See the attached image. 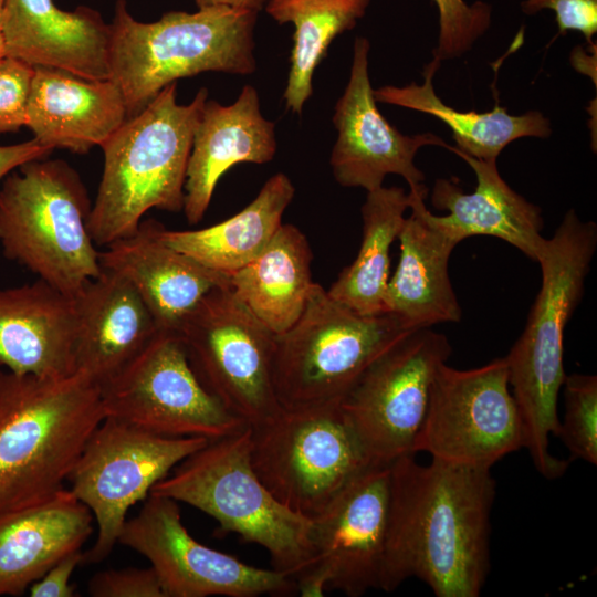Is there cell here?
<instances>
[{
  "instance_id": "1",
  "label": "cell",
  "mask_w": 597,
  "mask_h": 597,
  "mask_svg": "<svg viewBox=\"0 0 597 597\" xmlns=\"http://www.w3.org/2000/svg\"><path fill=\"white\" fill-rule=\"evenodd\" d=\"M491 469L406 455L390 464L389 511L379 588L410 578L437 597H478L490 570Z\"/></svg>"
},
{
  "instance_id": "2",
  "label": "cell",
  "mask_w": 597,
  "mask_h": 597,
  "mask_svg": "<svg viewBox=\"0 0 597 597\" xmlns=\"http://www.w3.org/2000/svg\"><path fill=\"white\" fill-rule=\"evenodd\" d=\"M597 248V226L567 211L537 263L542 284L524 331L504 357L516 402L524 444L538 473L561 478L569 460L549 451V436L558 434L557 399L566 377L563 342L566 324L579 304Z\"/></svg>"
},
{
  "instance_id": "3",
  "label": "cell",
  "mask_w": 597,
  "mask_h": 597,
  "mask_svg": "<svg viewBox=\"0 0 597 597\" xmlns=\"http://www.w3.org/2000/svg\"><path fill=\"white\" fill-rule=\"evenodd\" d=\"M105 418L100 386L0 369V515L65 488L90 436Z\"/></svg>"
},
{
  "instance_id": "4",
  "label": "cell",
  "mask_w": 597,
  "mask_h": 597,
  "mask_svg": "<svg viewBox=\"0 0 597 597\" xmlns=\"http://www.w3.org/2000/svg\"><path fill=\"white\" fill-rule=\"evenodd\" d=\"M207 88L177 103V82L165 86L101 146L104 167L88 230L96 245L133 234L144 214L184 209L187 166Z\"/></svg>"
},
{
  "instance_id": "5",
  "label": "cell",
  "mask_w": 597,
  "mask_h": 597,
  "mask_svg": "<svg viewBox=\"0 0 597 597\" xmlns=\"http://www.w3.org/2000/svg\"><path fill=\"white\" fill-rule=\"evenodd\" d=\"M256 12L210 7L169 11L154 22L133 18L117 0L109 22V80L122 91L127 118L165 86L203 72L250 75L256 70Z\"/></svg>"
},
{
  "instance_id": "6",
  "label": "cell",
  "mask_w": 597,
  "mask_h": 597,
  "mask_svg": "<svg viewBox=\"0 0 597 597\" xmlns=\"http://www.w3.org/2000/svg\"><path fill=\"white\" fill-rule=\"evenodd\" d=\"M91 207L84 184L67 163H25L0 188L3 255L75 297L103 270L88 230Z\"/></svg>"
},
{
  "instance_id": "7",
  "label": "cell",
  "mask_w": 597,
  "mask_h": 597,
  "mask_svg": "<svg viewBox=\"0 0 597 597\" xmlns=\"http://www.w3.org/2000/svg\"><path fill=\"white\" fill-rule=\"evenodd\" d=\"M150 494L186 503L213 517L223 533L266 549L272 568L294 580L312 563L313 522L276 500L250 461V427L184 459Z\"/></svg>"
},
{
  "instance_id": "8",
  "label": "cell",
  "mask_w": 597,
  "mask_h": 597,
  "mask_svg": "<svg viewBox=\"0 0 597 597\" xmlns=\"http://www.w3.org/2000/svg\"><path fill=\"white\" fill-rule=\"evenodd\" d=\"M411 328L391 313L363 315L313 283L297 321L275 335L274 386L283 408L341 402Z\"/></svg>"
},
{
  "instance_id": "9",
  "label": "cell",
  "mask_w": 597,
  "mask_h": 597,
  "mask_svg": "<svg viewBox=\"0 0 597 597\" xmlns=\"http://www.w3.org/2000/svg\"><path fill=\"white\" fill-rule=\"evenodd\" d=\"M250 461L276 500L311 520L371 465L341 402L282 407L250 427Z\"/></svg>"
},
{
  "instance_id": "10",
  "label": "cell",
  "mask_w": 597,
  "mask_h": 597,
  "mask_svg": "<svg viewBox=\"0 0 597 597\" xmlns=\"http://www.w3.org/2000/svg\"><path fill=\"white\" fill-rule=\"evenodd\" d=\"M205 388L247 426L282 408L274 386L275 334L233 294L210 291L177 331Z\"/></svg>"
},
{
  "instance_id": "11",
  "label": "cell",
  "mask_w": 597,
  "mask_h": 597,
  "mask_svg": "<svg viewBox=\"0 0 597 597\" xmlns=\"http://www.w3.org/2000/svg\"><path fill=\"white\" fill-rule=\"evenodd\" d=\"M208 441L160 436L104 418L67 480L70 491L90 509L97 525L96 540L83 554V563L104 561L117 544L129 509Z\"/></svg>"
},
{
  "instance_id": "12",
  "label": "cell",
  "mask_w": 597,
  "mask_h": 597,
  "mask_svg": "<svg viewBox=\"0 0 597 597\" xmlns=\"http://www.w3.org/2000/svg\"><path fill=\"white\" fill-rule=\"evenodd\" d=\"M451 354L442 333L412 329L381 354L342 399V410L371 465L415 455L432 383Z\"/></svg>"
},
{
  "instance_id": "13",
  "label": "cell",
  "mask_w": 597,
  "mask_h": 597,
  "mask_svg": "<svg viewBox=\"0 0 597 597\" xmlns=\"http://www.w3.org/2000/svg\"><path fill=\"white\" fill-rule=\"evenodd\" d=\"M100 388L105 418L151 433L214 440L247 427L201 384L177 331H158Z\"/></svg>"
},
{
  "instance_id": "14",
  "label": "cell",
  "mask_w": 597,
  "mask_h": 597,
  "mask_svg": "<svg viewBox=\"0 0 597 597\" xmlns=\"http://www.w3.org/2000/svg\"><path fill=\"white\" fill-rule=\"evenodd\" d=\"M521 416L509 385L505 358L472 369L446 364L431 386L413 453L465 467L491 469L523 448Z\"/></svg>"
},
{
  "instance_id": "15",
  "label": "cell",
  "mask_w": 597,
  "mask_h": 597,
  "mask_svg": "<svg viewBox=\"0 0 597 597\" xmlns=\"http://www.w3.org/2000/svg\"><path fill=\"white\" fill-rule=\"evenodd\" d=\"M117 544L148 559L165 597H256L296 593L295 580L206 546L182 523L178 502L149 494L138 514L126 520Z\"/></svg>"
},
{
  "instance_id": "16",
  "label": "cell",
  "mask_w": 597,
  "mask_h": 597,
  "mask_svg": "<svg viewBox=\"0 0 597 597\" xmlns=\"http://www.w3.org/2000/svg\"><path fill=\"white\" fill-rule=\"evenodd\" d=\"M390 464L369 465L312 519L313 559L295 578L302 597L379 588L389 511Z\"/></svg>"
},
{
  "instance_id": "17",
  "label": "cell",
  "mask_w": 597,
  "mask_h": 597,
  "mask_svg": "<svg viewBox=\"0 0 597 597\" xmlns=\"http://www.w3.org/2000/svg\"><path fill=\"white\" fill-rule=\"evenodd\" d=\"M369 41L357 36L347 85L337 100L333 124L337 139L329 164L343 187L367 192L383 186L387 175L401 176L409 188L422 185L425 174L416 166L419 149L448 144L432 133L404 135L381 115L368 73Z\"/></svg>"
},
{
  "instance_id": "18",
  "label": "cell",
  "mask_w": 597,
  "mask_h": 597,
  "mask_svg": "<svg viewBox=\"0 0 597 597\" xmlns=\"http://www.w3.org/2000/svg\"><path fill=\"white\" fill-rule=\"evenodd\" d=\"M163 224L142 220L137 230L100 251L104 270L125 277L137 291L159 331H178L210 291L230 285L213 271L174 249L161 238Z\"/></svg>"
},
{
  "instance_id": "19",
  "label": "cell",
  "mask_w": 597,
  "mask_h": 597,
  "mask_svg": "<svg viewBox=\"0 0 597 597\" xmlns=\"http://www.w3.org/2000/svg\"><path fill=\"white\" fill-rule=\"evenodd\" d=\"M2 35L6 55L32 67L109 78V23L90 7L65 11L53 0H4Z\"/></svg>"
},
{
  "instance_id": "20",
  "label": "cell",
  "mask_w": 597,
  "mask_h": 597,
  "mask_svg": "<svg viewBox=\"0 0 597 597\" xmlns=\"http://www.w3.org/2000/svg\"><path fill=\"white\" fill-rule=\"evenodd\" d=\"M409 217L398 235L399 262L386 290V313L411 328L459 322L461 307L449 277L448 265L458 242L433 220L422 184L409 188Z\"/></svg>"
},
{
  "instance_id": "21",
  "label": "cell",
  "mask_w": 597,
  "mask_h": 597,
  "mask_svg": "<svg viewBox=\"0 0 597 597\" xmlns=\"http://www.w3.org/2000/svg\"><path fill=\"white\" fill-rule=\"evenodd\" d=\"M276 153L275 125L260 108L258 91L244 85L230 105L207 100L197 123L187 166L184 213L189 224L200 222L214 188L231 167L266 164Z\"/></svg>"
},
{
  "instance_id": "22",
  "label": "cell",
  "mask_w": 597,
  "mask_h": 597,
  "mask_svg": "<svg viewBox=\"0 0 597 597\" xmlns=\"http://www.w3.org/2000/svg\"><path fill=\"white\" fill-rule=\"evenodd\" d=\"M126 119L123 93L112 80L34 67L25 127L40 144L86 154L101 147Z\"/></svg>"
},
{
  "instance_id": "23",
  "label": "cell",
  "mask_w": 597,
  "mask_h": 597,
  "mask_svg": "<svg viewBox=\"0 0 597 597\" xmlns=\"http://www.w3.org/2000/svg\"><path fill=\"white\" fill-rule=\"evenodd\" d=\"M73 298L44 281L0 290V369L64 377L75 367Z\"/></svg>"
},
{
  "instance_id": "24",
  "label": "cell",
  "mask_w": 597,
  "mask_h": 597,
  "mask_svg": "<svg viewBox=\"0 0 597 597\" xmlns=\"http://www.w3.org/2000/svg\"><path fill=\"white\" fill-rule=\"evenodd\" d=\"M447 149L472 168L476 186L467 193L452 179L436 180L431 203L437 209L448 211L446 216L433 214L438 226L458 243L474 235L494 237L537 262L547 243L542 235L541 209L505 182L496 160L478 159L450 145Z\"/></svg>"
},
{
  "instance_id": "25",
  "label": "cell",
  "mask_w": 597,
  "mask_h": 597,
  "mask_svg": "<svg viewBox=\"0 0 597 597\" xmlns=\"http://www.w3.org/2000/svg\"><path fill=\"white\" fill-rule=\"evenodd\" d=\"M75 367L100 387L118 374L159 331L122 275L102 270L73 297Z\"/></svg>"
},
{
  "instance_id": "26",
  "label": "cell",
  "mask_w": 597,
  "mask_h": 597,
  "mask_svg": "<svg viewBox=\"0 0 597 597\" xmlns=\"http://www.w3.org/2000/svg\"><path fill=\"white\" fill-rule=\"evenodd\" d=\"M93 514L69 488L0 515V596H19L66 555L81 551Z\"/></svg>"
},
{
  "instance_id": "27",
  "label": "cell",
  "mask_w": 597,
  "mask_h": 597,
  "mask_svg": "<svg viewBox=\"0 0 597 597\" xmlns=\"http://www.w3.org/2000/svg\"><path fill=\"white\" fill-rule=\"evenodd\" d=\"M313 252L293 224L280 227L250 263L228 274L235 297L273 334L287 331L302 314L313 281Z\"/></svg>"
},
{
  "instance_id": "28",
  "label": "cell",
  "mask_w": 597,
  "mask_h": 597,
  "mask_svg": "<svg viewBox=\"0 0 597 597\" xmlns=\"http://www.w3.org/2000/svg\"><path fill=\"white\" fill-rule=\"evenodd\" d=\"M295 188L283 172L270 177L256 197L237 214L196 230L161 229V238L200 264L230 274L254 260L271 242Z\"/></svg>"
},
{
  "instance_id": "29",
  "label": "cell",
  "mask_w": 597,
  "mask_h": 597,
  "mask_svg": "<svg viewBox=\"0 0 597 597\" xmlns=\"http://www.w3.org/2000/svg\"><path fill=\"white\" fill-rule=\"evenodd\" d=\"M441 66L437 57L425 65L421 84L386 85L374 90L377 102L429 114L443 122L451 130L455 148L482 160H496L512 142L524 138H548L549 119L538 111L511 115L498 104L490 112H461L446 104L436 93L433 77Z\"/></svg>"
},
{
  "instance_id": "30",
  "label": "cell",
  "mask_w": 597,
  "mask_h": 597,
  "mask_svg": "<svg viewBox=\"0 0 597 597\" xmlns=\"http://www.w3.org/2000/svg\"><path fill=\"white\" fill-rule=\"evenodd\" d=\"M409 207V192L401 187L381 186L367 192L360 209V247L327 290L333 298L363 315L386 313L390 248Z\"/></svg>"
},
{
  "instance_id": "31",
  "label": "cell",
  "mask_w": 597,
  "mask_h": 597,
  "mask_svg": "<svg viewBox=\"0 0 597 597\" xmlns=\"http://www.w3.org/2000/svg\"><path fill=\"white\" fill-rule=\"evenodd\" d=\"M371 0H269L266 13L294 25L290 70L283 94L286 108L301 114L313 93L312 78L334 39L352 30Z\"/></svg>"
},
{
  "instance_id": "32",
  "label": "cell",
  "mask_w": 597,
  "mask_h": 597,
  "mask_svg": "<svg viewBox=\"0 0 597 597\" xmlns=\"http://www.w3.org/2000/svg\"><path fill=\"white\" fill-rule=\"evenodd\" d=\"M564 387L565 412L559 420V437L569 451L570 460L597 463V377L566 375Z\"/></svg>"
},
{
  "instance_id": "33",
  "label": "cell",
  "mask_w": 597,
  "mask_h": 597,
  "mask_svg": "<svg viewBox=\"0 0 597 597\" xmlns=\"http://www.w3.org/2000/svg\"><path fill=\"white\" fill-rule=\"evenodd\" d=\"M439 12L438 44L432 54L441 62L460 57L488 31L491 6L476 1L432 0Z\"/></svg>"
},
{
  "instance_id": "34",
  "label": "cell",
  "mask_w": 597,
  "mask_h": 597,
  "mask_svg": "<svg viewBox=\"0 0 597 597\" xmlns=\"http://www.w3.org/2000/svg\"><path fill=\"white\" fill-rule=\"evenodd\" d=\"M33 72L34 67L18 59H0V134L25 126Z\"/></svg>"
},
{
  "instance_id": "35",
  "label": "cell",
  "mask_w": 597,
  "mask_h": 597,
  "mask_svg": "<svg viewBox=\"0 0 597 597\" xmlns=\"http://www.w3.org/2000/svg\"><path fill=\"white\" fill-rule=\"evenodd\" d=\"M88 594L93 597H165L151 566L98 572L88 583Z\"/></svg>"
},
{
  "instance_id": "36",
  "label": "cell",
  "mask_w": 597,
  "mask_h": 597,
  "mask_svg": "<svg viewBox=\"0 0 597 597\" xmlns=\"http://www.w3.org/2000/svg\"><path fill=\"white\" fill-rule=\"evenodd\" d=\"M521 9L525 14L551 9L555 13L558 35L577 31L590 46L596 45L593 38L597 33V0H525Z\"/></svg>"
},
{
  "instance_id": "37",
  "label": "cell",
  "mask_w": 597,
  "mask_h": 597,
  "mask_svg": "<svg viewBox=\"0 0 597 597\" xmlns=\"http://www.w3.org/2000/svg\"><path fill=\"white\" fill-rule=\"evenodd\" d=\"M83 563V553H71L54 564L40 579L30 587L32 597H73L74 587L71 585V576L75 568Z\"/></svg>"
},
{
  "instance_id": "38",
  "label": "cell",
  "mask_w": 597,
  "mask_h": 597,
  "mask_svg": "<svg viewBox=\"0 0 597 597\" xmlns=\"http://www.w3.org/2000/svg\"><path fill=\"white\" fill-rule=\"evenodd\" d=\"M53 150L36 139L0 146V181L25 163L46 158Z\"/></svg>"
},
{
  "instance_id": "39",
  "label": "cell",
  "mask_w": 597,
  "mask_h": 597,
  "mask_svg": "<svg viewBox=\"0 0 597 597\" xmlns=\"http://www.w3.org/2000/svg\"><path fill=\"white\" fill-rule=\"evenodd\" d=\"M198 9L210 7H229L239 10L259 13L265 4V0H195Z\"/></svg>"
},
{
  "instance_id": "40",
  "label": "cell",
  "mask_w": 597,
  "mask_h": 597,
  "mask_svg": "<svg viewBox=\"0 0 597 597\" xmlns=\"http://www.w3.org/2000/svg\"><path fill=\"white\" fill-rule=\"evenodd\" d=\"M3 6H4V0H0V59L6 55L3 35H2Z\"/></svg>"
}]
</instances>
